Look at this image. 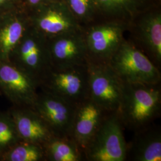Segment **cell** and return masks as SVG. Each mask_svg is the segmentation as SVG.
I'll use <instances>...</instances> for the list:
<instances>
[{"label":"cell","instance_id":"cell-7","mask_svg":"<svg viewBox=\"0 0 161 161\" xmlns=\"http://www.w3.org/2000/svg\"><path fill=\"white\" fill-rule=\"evenodd\" d=\"M88 97L108 112L118 111L121 104L124 82L108 64L88 62Z\"/></svg>","mask_w":161,"mask_h":161},{"label":"cell","instance_id":"cell-9","mask_svg":"<svg viewBox=\"0 0 161 161\" xmlns=\"http://www.w3.org/2000/svg\"><path fill=\"white\" fill-rule=\"evenodd\" d=\"M39 89L38 80L10 62L0 61V92L13 106L31 108Z\"/></svg>","mask_w":161,"mask_h":161},{"label":"cell","instance_id":"cell-4","mask_svg":"<svg viewBox=\"0 0 161 161\" xmlns=\"http://www.w3.org/2000/svg\"><path fill=\"white\" fill-rule=\"evenodd\" d=\"M40 89L74 104L88 97V64L64 69L51 67L41 78Z\"/></svg>","mask_w":161,"mask_h":161},{"label":"cell","instance_id":"cell-23","mask_svg":"<svg viewBox=\"0 0 161 161\" xmlns=\"http://www.w3.org/2000/svg\"><path fill=\"white\" fill-rule=\"evenodd\" d=\"M7 1V0H0V6H1L4 3H5Z\"/></svg>","mask_w":161,"mask_h":161},{"label":"cell","instance_id":"cell-3","mask_svg":"<svg viewBox=\"0 0 161 161\" xmlns=\"http://www.w3.org/2000/svg\"><path fill=\"white\" fill-rule=\"evenodd\" d=\"M124 128L118 111L109 113L85 150V160L126 161L127 142L124 135Z\"/></svg>","mask_w":161,"mask_h":161},{"label":"cell","instance_id":"cell-11","mask_svg":"<svg viewBox=\"0 0 161 161\" xmlns=\"http://www.w3.org/2000/svg\"><path fill=\"white\" fill-rule=\"evenodd\" d=\"M47 40L52 67L64 69L88 64L83 28Z\"/></svg>","mask_w":161,"mask_h":161},{"label":"cell","instance_id":"cell-10","mask_svg":"<svg viewBox=\"0 0 161 161\" xmlns=\"http://www.w3.org/2000/svg\"><path fill=\"white\" fill-rule=\"evenodd\" d=\"M38 8L32 26L47 39L82 28L64 0H56Z\"/></svg>","mask_w":161,"mask_h":161},{"label":"cell","instance_id":"cell-18","mask_svg":"<svg viewBox=\"0 0 161 161\" xmlns=\"http://www.w3.org/2000/svg\"><path fill=\"white\" fill-rule=\"evenodd\" d=\"M97 10L119 20L130 23V21L140 12L146 0H95Z\"/></svg>","mask_w":161,"mask_h":161},{"label":"cell","instance_id":"cell-14","mask_svg":"<svg viewBox=\"0 0 161 161\" xmlns=\"http://www.w3.org/2000/svg\"><path fill=\"white\" fill-rule=\"evenodd\" d=\"M8 112L21 140L42 146L53 136L45 121L32 108L12 106Z\"/></svg>","mask_w":161,"mask_h":161},{"label":"cell","instance_id":"cell-2","mask_svg":"<svg viewBox=\"0 0 161 161\" xmlns=\"http://www.w3.org/2000/svg\"><path fill=\"white\" fill-rule=\"evenodd\" d=\"M108 64L123 82L161 84L160 69L132 41L125 39Z\"/></svg>","mask_w":161,"mask_h":161},{"label":"cell","instance_id":"cell-16","mask_svg":"<svg viewBox=\"0 0 161 161\" xmlns=\"http://www.w3.org/2000/svg\"><path fill=\"white\" fill-rule=\"evenodd\" d=\"M46 161H81L85 160L80 147L69 136H53L42 145Z\"/></svg>","mask_w":161,"mask_h":161},{"label":"cell","instance_id":"cell-21","mask_svg":"<svg viewBox=\"0 0 161 161\" xmlns=\"http://www.w3.org/2000/svg\"><path fill=\"white\" fill-rule=\"evenodd\" d=\"M76 20L80 22L91 21L97 10L95 0H64Z\"/></svg>","mask_w":161,"mask_h":161},{"label":"cell","instance_id":"cell-6","mask_svg":"<svg viewBox=\"0 0 161 161\" xmlns=\"http://www.w3.org/2000/svg\"><path fill=\"white\" fill-rule=\"evenodd\" d=\"M129 25L124 21L113 20L83 29L88 62L108 64L125 40L124 35Z\"/></svg>","mask_w":161,"mask_h":161},{"label":"cell","instance_id":"cell-13","mask_svg":"<svg viewBox=\"0 0 161 161\" xmlns=\"http://www.w3.org/2000/svg\"><path fill=\"white\" fill-rule=\"evenodd\" d=\"M137 47L149 58L157 68L161 66V14L150 12L143 16L132 27Z\"/></svg>","mask_w":161,"mask_h":161},{"label":"cell","instance_id":"cell-12","mask_svg":"<svg viewBox=\"0 0 161 161\" xmlns=\"http://www.w3.org/2000/svg\"><path fill=\"white\" fill-rule=\"evenodd\" d=\"M109 113L89 97L76 104L70 137L80 147L83 154Z\"/></svg>","mask_w":161,"mask_h":161},{"label":"cell","instance_id":"cell-20","mask_svg":"<svg viewBox=\"0 0 161 161\" xmlns=\"http://www.w3.org/2000/svg\"><path fill=\"white\" fill-rule=\"evenodd\" d=\"M20 140L15 124L8 110L0 111V158Z\"/></svg>","mask_w":161,"mask_h":161},{"label":"cell","instance_id":"cell-15","mask_svg":"<svg viewBox=\"0 0 161 161\" xmlns=\"http://www.w3.org/2000/svg\"><path fill=\"white\" fill-rule=\"evenodd\" d=\"M135 161H161V131L150 125L134 132L131 142L127 143V159Z\"/></svg>","mask_w":161,"mask_h":161},{"label":"cell","instance_id":"cell-17","mask_svg":"<svg viewBox=\"0 0 161 161\" xmlns=\"http://www.w3.org/2000/svg\"><path fill=\"white\" fill-rule=\"evenodd\" d=\"M31 26L19 18L0 23V61L9 62L12 52Z\"/></svg>","mask_w":161,"mask_h":161},{"label":"cell","instance_id":"cell-19","mask_svg":"<svg viewBox=\"0 0 161 161\" xmlns=\"http://www.w3.org/2000/svg\"><path fill=\"white\" fill-rule=\"evenodd\" d=\"M0 161H46L42 146L20 140L1 156Z\"/></svg>","mask_w":161,"mask_h":161},{"label":"cell","instance_id":"cell-1","mask_svg":"<svg viewBox=\"0 0 161 161\" xmlns=\"http://www.w3.org/2000/svg\"><path fill=\"white\" fill-rule=\"evenodd\" d=\"M118 111L125 128L135 132L149 127L161 115V84L124 82Z\"/></svg>","mask_w":161,"mask_h":161},{"label":"cell","instance_id":"cell-22","mask_svg":"<svg viewBox=\"0 0 161 161\" xmlns=\"http://www.w3.org/2000/svg\"><path fill=\"white\" fill-rule=\"evenodd\" d=\"M56 0H28L29 4L33 7H39L47 3H50L52 1H54Z\"/></svg>","mask_w":161,"mask_h":161},{"label":"cell","instance_id":"cell-8","mask_svg":"<svg viewBox=\"0 0 161 161\" xmlns=\"http://www.w3.org/2000/svg\"><path fill=\"white\" fill-rule=\"evenodd\" d=\"M76 104L39 89L31 108L45 121L54 136L70 137Z\"/></svg>","mask_w":161,"mask_h":161},{"label":"cell","instance_id":"cell-5","mask_svg":"<svg viewBox=\"0 0 161 161\" xmlns=\"http://www.w3.org/2000/svg\"><path fill=\"white\" fill-rule=\"evenodd\" d=\"M9 62L40 82L52 66L48 40L31 26L12 52Z\"/></svg>","mask_w":161,"mask_h":161}]
</instances>
